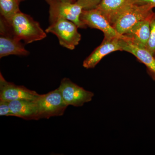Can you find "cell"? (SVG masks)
I'll use <instances>...</instances> for the list:
<instances>
[{
    "instance_id": "obj_1",
    "label": "cell",
    "mask_w": 155,
    "mask_h": 155,
    "mask_svg": "<svg viewBox=\"0 0 155 155\" xmlns=\"http://www.w3.org/2000/svg\"><path fill=\"white\" fill-rule=\"evenodd\" d=\"M6 22L14 36L20 41H23L26 44L41 40L47 37L46 32L42 28L39 23L21 11Z\"/></svg>"
},
{
    "instance_id": "obj_2",
    "label": "cell",
    "mask_w": 155,
    "mask_h": 155,
    "mask_svg": "<svg viewBox=\"0 0 155 155\" xmlns=\"http://www.w3.org/2000/svg\"><path fill=\"white\" fill-rule=\"evenodd\" d=\"M155 8L150 5H137L131 3L122 12L113 24L117 32L123 35L138 22L151 18Z\"/></svg>"
},
{
    "instance_id": "obj_3",
    "label": "cell",
    "mask_w": 155,
    "mask_h": 155,
    "mask_svg": "<svg viewBox=\"0 0 155 155\" xmlns=\"http://www.w3.org/2000/svg\"><path fill=\"white\" fill-rule=\"evenodd\" d=\"M45 1L49 6L50 24L59 19H66L74 22L78 28H85L87 27L81 20L83 8L77 3L66 2L58 0Z\"/></svg>"
},
{
    "instance_id": "obj_4",
    "label": "cell",
    "mask_w": 155,
    "mask_h": 155,
    "mask_svg": "<svg viewBox=\"0 0 155 155\" xmlns=\"http://www.w3.org/2000/svg\"><path fill=\"white\" fill-rule=\"evenodd\" d=\"M78 27L72 21L66 19H59L53 22L45 29L46 33L55 35L59 43L70 50L75 49L81 40V35L78 31Z\"/></svg>"
},
{
    "instance_id": "obj_5",
    "label": "cell",
    "mask_w": 155,
    "mask_h": 155,
    "mask_svg": "<svg viewBox=\"0 0 155 155\" xmlns=\"http://www.w3.org/2000/svg\"><path fill=\"white\" fill-rule=\"evenodd\" d=\"M35 101L38 107V120L63 116L68 106L58 88L46 94H40Z\"/></svg>"
},
{
    "instance_id": "obj_6",
    "label": "cell",
    "mask_w": 155,
    "mask_h": 155,
    "mask_svg": "<svg viewBox=\"0 0 155 155\" xmlns=\"http://www.w3.org/2000/svg\"><path fill=\"white\" fill-rule=\"evenodd\" d=\"M30 52L25 48L21 41L17 38L11 31L5 19H0V58L14 55L27 56Z\"/></svg>"
},
{
    "instance_id": "obj_7",
    "label": "cell",
    "mask_w": 155,
    "mask_h": 155,
    "mask_svg": "<svg viewBox=\"0 0 155 155\" xmlns=\"http://www.w3.org/2000/svg\"><path fill=\"white\" fill-rule=\"evenodd\" d=\"M58 88L68 106L82 107L85 103L91 101L94 96L92 92L86 90L67 78L62 79Z\"/></svg>"
},
{
    "instance_id": "obj_8",
    "label": "cell",
    "mask_w": 155,
    "mask_h": 155,
    "mask_svg": "<svg viewBox=\"0 0 155 155\" xmlns=\"http://www.w3.org/2000/svg\"><path fill=\"white\" fill-rule=\"evenodd\" d=\"M80 19L87 26L101 31L104 35V38H118L126 39L124 35L117 32L106 17L97 8L83 10Z\"/></svg>"
},
{
    "instance_id": "obj_9",
    "label": "cell",
    "mask_w": 155,
    "mask_h": 155,
    "mask_svg": "<svg viewBox=\"0 0 155 155\" xmlns=\"http://www.w3.org/2000/svg\"><path fill=\"white\" fill-rule=\"evenodd\" d=\"M39 96L36 91L7 81L0 73V101L9 102L19 100L35 101Z\"/></svg>"
},
{
    "instance_id": "obj_10",
    "label": "cell",
    "mask_w": 155,
    "mask_h": 155,
    "mask_svg": "<svg viewBox=\"0 0 155 155\" xmlns=\"http://www.w3.org/2000/svg\"><path fill=\"white\" fill-rule=\"evenodd\" d=\"M122 38H104L101 45L84 60L83 66L86 69L94 68L104 57L116 51H122Z\"/></svg>"
},
{
    "instance_id": "obj_11",
    "label": "cell",
    "mask_w": 155,
    "mask_h": 155,
    "mask_svg": "<svg viewBox=\"0 0 155 155\" xmlns=\"http://www.w3.org/2000/svg\"><path fill=\"white\" fill-rule=\"evenodd\" d=\"M122 51L130 53L147 67V71L155 81V58L146 48L137 45L131 41L122 39Z\"/></svg>"
},
{
    "instance_id": "obj_12",
    "label": "cell",
    "mask_w": 155,
    "mask_h": 155,
    "mask_svg": "<svg viewBox=\"0 0 155 155\" xmlns=\"http://www.w3.org/2000/svg\"><path fill=\"white\" fill-rule=\"evenodd\" d=\"M151 18L143 20L134 25L123 35L126 38L125 39L138 46L146 48L150 32Z\"/></svg>"
},
{
    "instance_id": "obj_13",
    "label": "cell",
    "mask_w": 155,
    "mask_h": 155,
    "mask_svg": "<svg viewBox=\"0 0 155 155\" xmlns=\"http://www.w3.org/2000/svg\"><path fill=\"white\" fill-rule=\"evenodd\" d=\"M131 3V0H102L96 8L113 25L120 14Z\"/></svg>"
},
{
    "instance_id": "obj_14",
    "label": "cell",
    "mask_w": 155,
    "mask_h": 155,
    "mask_svg": "<svg viewBox=\"0 0 155 155\" xmlns=\"http://www.w3.org/2000/svg\"><path fill=\"white\" fill-rule=\"evenodd\" d=\"M35 101L16 100L10 102L9 105L14 116L25 120H37L38 107Z\"/></svg>"
},
{
    "instance_id": "obj_15",
    "label": "cell",
    "mask_w": 155,
    "mask_h": 155,
    "mask_svg": "<svg viewBox=\"0 0 155 155\" xmlns=\"http://www.w3.org/2000/svg\"><path fill=\"white\" fill-rule=\"evenodd\" d=\"M19 0H0L1 17L6 21L11 20L15 14L20 11Z\"/></svg>"
},
{
    "instance_id": "obj_16",
    "label": "cell",
    "mask_w": 155,
    "mask_h": 155,
    "mask_svg": "<svg viewBox=\"0 0 155 155\" xmlns=\"http://www.w3.org/2000/svg\"><path fill=\"white\" fill-rule=\"evenodd\" d=\"M146 48L152 54L155 55V13L152 16L150 20V32L149 38Z\"/></svg>"
},
{
    "instance_id": "obj_17",
    "label": "cell",
    "mask_w": 155,
    "mask_h": 155,
    "mask_svg": "<svg viewBox=\"0 0 155 155\" xmlns=\"http://www.w3.org/2000/svg\"><path fill=\"white\" fill-rule=\"evenodd\" d=\"M102 0H77L76 3L80 5L84 10L96 8Z\"/></svg>"
},
{
    "instance_id": "obj_18",
    "label": "cell",
    "mask_w": 155,
    "mask_h": 155,
    "mask_svg": "<svg viewBox=\"0 0 155 155\" xmlns=\"http://www.w3.org/2000/svg\"><path fill=\"white\" fill-rule=\"evenodd\" d=\"M0 116H14L10 108L9 102L0 101Z\"/></svg>"
},
{
    "instance_id": "obj_19",
    "label": "cell",
    "mask_w": 155,
    "mask_h": 155,
    "mask_svg": "<svg viewBox=\"0 0 155 155\" xmlns=\"http://www.w3.org/2000/svg\"><path fill=\"white\" fill-rule=\"evenodd\" d=\"M131 2L137 5H150L155 8V0H131Z\"/></svg>"
},
{
    "instance_id": "obj_20",
    "label": "cell",
    "mask_w": 155,
    "mask_h": 155,
    "mask_svg": "<svg viewBox=\"0 0 155 155\" xmlns=\"http://www.w3.org/2000/svg\"><path fill=\"white\" fill-rule=\"evenodd\" d=\"M58 1H61V2H66L74 3L76 2L77 0H58Z\"/></svg>"
},
{
    "instance_id": "obj_21",
    "label": "cell",
    "mask_w": 155,
    "mask_h": 155,
    "mask_svg": "<svg viewBox=\"0 0 155 155\" xmlns=\"http://www.w3.org/2000/svg\"><path fill=\"white\" fill-rule=\"evenodd\" d=\"M25 1V0H19V1H20V2H22V1Z\"/></svg>"
},
{
    "instance_id": "obj_22",
    "label": "cell",
    "mask_w": 155,
    "mask_h": 155,
    "mask_svg": "<svg viewBox=\"0 0 155 155\" xmlns=\"http://www.w3.org/2000/svg\"><path fill=\"white\" fill-rule=\"evenodd\" d=\"M154 57H155V55L154 56Z\"/></svg>"
}]
</instances>
